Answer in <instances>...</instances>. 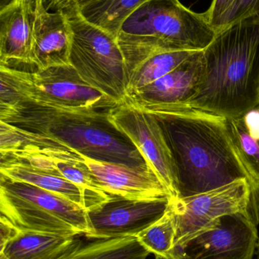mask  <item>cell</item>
Listing matches in <instances>:
<instances>
[{
    "instance_id": "obj_1",
    "label": "cell",
    "mask_w": 259,
    "mask_h": 259,
    "mask_svg": "<svg viewBox=\"0 0 259 259\" xmlns=\"http://www.w3.org/2000/svg\"><path fill=\"white\" fill-rule=\"evenodd\" d=\"M114 107L66 109L19 99L0 106V151L29 144L74 151L91 159L130 167L149 166L111 122Z\"/></svg>"
},
{
    "instance_id": "obj_2",
    "label": "cell",
    "mask_w": 259,
    "mask_h": 259,
    "mask_svg": "<svg viewBox=\"0 0 259 259\" xmlns=\"http://www.w3.org/2000/svg\"><path fill=\"white\" fill-rule=\"evenodd\" d=\"M138 109L155 115L162 127L177 169L178 199L241 178L250 182L231 141L225 117L184 105Z\"/></svg>"
},
{
    "instance_id": "obj_3",
    "label": "cell",
    "mask_w": 259,
    "mask_h": 259,
    "mask_svg": "<svg viewBox=\"0 0 259 259\" xmlns=\"http://www.w3.org/2000/svg\"><path fill=\"white\" fill-rule=\"evenodd\" d=\"M203 54V80L190 101L179 105L231 118L258 103V18L217 32Z\"/></svg>"
},
{
    "instance_id": "obj_4",
    "label": "cell",
    "mask_w": 259,
    "mask_h": 259,
    "mask_svg": "<svg viewBox=\"0 0 259 259\" xmlns=\"http://www.w3.org/2000/svg\"><path fill=\"white\" fill-rule=\"evenodd\" d=\"M216 34L205 12H193L179 0H149L125 20L116 39L128 76L157 53L204 50Z\"/></svg>"
},
{
    "instance_id": "obj_5",
    "label": "cell",
    "mask_w": 259,
    "mask_h": 259,
    "mask_svg": "<svg viewBox=\"0 0 259 259\" xmlns=\"http://www.w3.org/2000/svg\"><path fill=\"white\" fill-rule=\"evenodd\" d=\"M60 9L71 29L70 65L84 81L114 103L126 101L127 71L116 37L86 21L77 8Z\"/></svg>"
},
{
    "instance_id": "obj_6",
    "label": "cell",
    "mask_w": 259,
    "mask_h": 259,
    "mask_svg": "<svg viewBox=\"0 0 259 259\" xmlns=\"http://www.w3.org/2000/svg\"><path fill=\"white\" fill-rule=\"evenodd\" d=\"M0 211L21 231L64 236L89 231L87 210L27 183L0 176Z\"/></svg>"
},
{
    "instance_id": "obj_7",
    "label": "cell",
    "mask_w": 259,
    "mask_h": 259,
    "mask_svg": "<svg viewBox=\"0 0 259 259\" xmlns=\"http://www.w3.org/2000/svg\"><path fill=\"white\" fill-rule=\"evenodd\" d=\"M0 83L2 94L10 105L21 98L66 109L117 105L84 81L71 65L33 71L0 65Z\"/></svg>"
},
{
    "instance_id": "obj_8",
    "label": "cell",
    "mask_w": 259,
    "mask_h": 259,
    "mask_svg": "<svg viewBox=\"0 0 259 259\" xmlns=\"http://www.w3.org/2000/svg\"><path fill=\"white\" fill-rule=\"evenodd\" d=\"M170 200L176 222L174 249L211 228L224 216L249 212L259 222V192L253 190L246 178L205 193Z\"/></svg>"
},
{
    "instance_id": "obj_9",
    "label": "cell",
    "mask_w": 259,
    "mask_h": 259,
    "mask_svg": "<svg viewBox=\"0 0 259 259\" xmlns=\"http://www.w3.org/2000/svg\"><path fill=\"white\" fill-rule=\"evenodd\" d=\"M109 120L129 139L167 187L171 199L179 198L177 169L156 117L125 101L109 112Z\"/></svg>"
},
{
    "instance_id": "obj_10",
    "label": "cell",
    "mask_w": 259,
    "mask_h": 259,
    "mask_svg": "<svg viewBox=\"0 0 259 259\" xmlns=\"http://www.w3.org/2000/svg\"><path fill=\"white\" fill-rule=\"evenodd\" d=\"M258 224L252 213L224 216L183 246L175 248L170 259H253Z\"/></svg>"
},
{
    "instance_id": "obj_11",
    "label": "cell",
    "mask_w": 259,
    "mask_h": 259,
    "mask_svg": "<svg viewBox=\"0 0 259 259\" xmlns=\"http://www.w3.org/2000/svg\"><path fill=\"white\" fill-rule=\"evenodd\" d=\"M170 201V198L141 200L111 196L87 210L89 231L85 237L92 240L137 237L164 215Z\"/></svg>"
},
{
    "instance_id": "obj_12",
    "label": "cell",
    "mask_w": 259,
    "mask_h": 259,
    "mask_svg": "<svg viewBox=\"0 0 259 259\" xmlns=\"http://www.w3.org/2000/svg\"><path fill=\"white\" fill-rule=\"evenodd\" d=\"M0 155L1 175L59 195L86 210L97 206L82 189L64 178L50 157L36 146L20 145L0 151Z\"/></svg>"
},
{
    "instance_id": "obj_13",
    "label": "cell",
    "mask_w": 259,
    "mask_h": 259,
    "mask_svg": "<svg viewBox=\"0 0 259 259\" xmlns=\"http://www.w3.org/2000/svg\"><path fill=\"white\" fill-rule=\"evenodd\" d=\"M81 156L97 182L111 196L141 200L171 199L167 187L150 166L130 167Z\"/></svg>"
},
{
    "instance_id": "obj_14",
    "label": "cell",
    "mask_w": 259,
    "mask_h": 259,
    "mask_svg": "<svg viewBox=\"0 0 259 259\" xmlns=\"http://www.w3.org/2000/svg\"><path fill=\"white\" fill-rule=\"evenodd\" d=\"M205 74L203 50L197 51L174 71L129 94L135 107L184 104L197 92Z\"/></svg>"
},
{
    "instance_id": "obj_15",
    "label": "cell",
    "mask_w": 259,
    "mask_h": 259,
    "mask_svg": "<svg viewBox=\"0 0 259 259\" xmlns=\"http://www.w3.org/2000/svg\"><path fill=\"white\" fill-rule=\"evenodd\" d=\"M33 60L36 69L70 65L71 33L65 12L50 11L36 0L33 18Z\"/></svg>"
},
{
    "instance_id": "obj_16",
    "label": "cell",
    "mask_w": 259,
    "mask_h": 259,
    "mask_svg": "<svg viewBox=\"0 0 259 259\" xmlns=\"http://www.w3.org/2000/svg\"><path fill=\"white\" fill-rule=\"evenodd\" d=\"M33 0H15L0 9V65L36 68L33 60Z\"/></svg>"
},
{
    "instance_id": "obj_17",
    "label": "cell",
    "mask_w": 259,
    "mask_h": 259,
    "mask_svg": "<svg viewBox=\"0 0 259 259\" xmlns=\"http://www.w3.org/2000/svg\"><path fill=\"white\" fill-rule=\"evenodd\" d=\"M81 237L20 231L0 252L9 259H66L82 246Z\"/></svg>"
},
{
    "instance_id": "obj_18",
    "label": "cell",
    "mask_w": 259,
    "mask_h": 259,
    "mask_svg": "<svg viewBox=\"0 0 259 259\" xmlns=\"http://www.w3.org/2000/svg\"><path fill=\"white\" fill-rule=\"evenodd\" d=\"M230 137L252 180L259 183V103L240 116L227 118Z\"/></svg>"
},
{
    "instance_id": "obj_19",
    "label": "cell",
    "mask_w": 259,
    "mask_h": 259,
    "mask_svg": "<svg viewBox=\"0 0 259 259\" xmlns=\"http://www.w3.org/2000/svg\"><path fill=\"white\" fill-rule=\"evenodd\" d=\"M196 52L193 50L163 52L147 58L128 75V96L174 71Z\"/></svg>"
},
{
    "instance_id": "obj_20",
    "label": "cell",
    "mask_w": 259,
    "mask_h": 259,
    "mask_svg": "<svg viewBox=\"0 0 259 259\" xmlns=\"http://www.w3.org/2000/svg\"><path fill=\"white\" fill-rule=\"evenodd\" d=\"M149 0H97L79 9L88 22L117 37L125 20Z\"/></svg>"
},
{
    "instance_id": "obj_21",
    "label": "cell",
    "mask_w": 259,
    "mask_h": 259,
    "mask_svg": "<svg viewBox=\"0 0 259 259\" xmlns=\"http://www.w3.org/2000/svg\"><path fill=\"white\" fill-rule=\"evenodd\" d=\"M151 252L137 237L97 240L82 246L66 259H146Z\"/></svg>"
},
{
    "instance_id": "obj_22",
    "label": "cell",
    "mask_w": 259,
    "mask_h": 259,
    "mask_svg": "<svg viewBox=\"0 0 259 259\" xmlns=\"http://www.w3.org/2000/svg\"><path fill=\"white\" fill-rule=\"evenodd\" d=\"M175 237L176 222L171 200L164 215L137 236L138 241L146 249L156 258L163 259L171 258Z\"/></svg>"
},
{
    "instance_id": "obj_23",
    "label": "cell",
    "mask_w": 259,
    "mask_h": 259,
    "mask_svg": "<svg viewBox=\"0 0 259 259\" xmlns=\"http://www.w3.org/2000/svg\"><path fill=\"white\" fill-rule=\"evenodd\" d=\"M249 18L259 19V0H236L214 27L216 33Z\"/></svg>"
},
{
    "instance_id": "obj_24",
    "label": "cell",
    "mask_w": 259,
    "mask_h": 259,
    "mask_svg": "<svg viewBox=\"0 0 259 259\" xmlns=\"http://www.w3.org/2000/svg\"><path fill=\"white\" fill-rule=\"evenodd\" d=\"M235 1L236 0H213L209 9L205 12L213 28L214 29L217 21Z\"/></svg>"
},
{
    "instance_id": "obj_25",
    "label": "cell",
    "mask_w": 259,
    "mask_h": 259,
    "mask_svg": "<svg viewBox=\"0 0 259 259\" xmlns=\"http://www.w3.org/2000/svg\"><path fill=\"white\" fill-rule=\"evenodd\" d=\"M18 229L7 218L1 214L0 218V252L4 249L6 245L12 239L15 238L20 233Z\"/></svg>"
},
{
    "instance_id": "obj_26",
    "label": "cell",
    "mask_w": 259,
    "mask_h": 259,
    "mask_svg": "<svg viewBox=\"0 0 259 259\" xmlns=\"http://www.w3.org/2000/svg\"><path fill=\"white\" fill-rule=\"evenodd\" d=\"M95 1H97V0H56L50 11L58 10V9L70 7V6L81 9L86 6L87 5Z\"/></svg>"
},
{
    "instance_id": "obj_27",
    "label": "cell",
    "mask_w": 259,
    "mask_h": 259,
    "mask_svg": "<svg viewBox=\"0 0 259 259\" xmlns=\"http://www.w3.org/2000/svg\"><path fill=\"white\" fill-rule=\"evenodd\" d=\"M15 0H0V9H4L6 6H9V4L12 3ZM36 1V0H33ZM44 5H45L46 8L48 10H51L53 8V5L56 3V0H44Z\"/></svg>"
},
{
    "instance_id": "obj_28",
    "label": "cell",
    "mask_w": 259,
    "mask_h": 259,
    "mask_svg": "<svg viewBox=\"0 0 259 259\" xmlns=\"http://www.w3.org/2000/svg\"><path fill=\"white\" fill-rule=\"evenodd\" d=\"M0 259H9L8 258L7 256H6V255H5L4 253H3V252H0Z\"/></svg>"
},
{
    "instance_id": "obj_29",
    "label": "cell",
    "mask_w": 259,
    "mask_h": 259,
    "mask_svg": "<svg viewBox=\"0 0 259 259\" xmlns=\"http://www.w3.org/2000/svg\"><path fill=\"white\" fill-rule=\"evenodd\" d=\"M258 103H259V81H258Z\"/></svg>"
},
{
    "instance_id": "obj_30",
    "label": "cell",
    "mask_w": 259,
    "mask_h": 259,
    "mask_svg": "<svg viewBox=\"0 0 259 259\" xmlns=\"http://www.w3.org/2000/svg\"><path fill=\"white\" fill-rule=\"evenodd\" d=\"M258 252H259V241H258Z\"/></svg>"
},
{
    "instance_id": "obj_31",
    "label": "cell",
    "mask_w": 259,
    "mask_h": 259,
    "mask_svg": "<svg viewBox=\"0 0 259 259\" xmlns=\"http://www.w3.org/2000/svg\"><path fill=\"white\" fill-rule=\"evenodd\" d=\"M156 259H163V258H156Z\"/></svg>"
}]
</instances>
